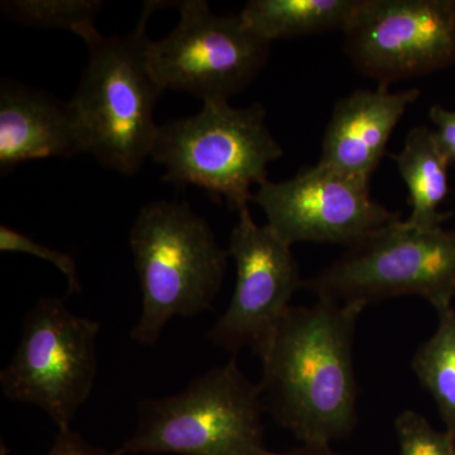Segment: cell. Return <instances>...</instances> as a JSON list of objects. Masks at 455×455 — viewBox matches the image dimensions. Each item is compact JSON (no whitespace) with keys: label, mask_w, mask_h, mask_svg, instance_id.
<instances>
[{"label":"cell","mask_w":455,"mask_h":455,"mask_svg":"<svg viewBox=\"0 0 455 455\" xmlns=\"http://www.w3.org/2000/svg\"><path fill=\"white\" fill-rule=\"evenodd\" d=\"M361 304L291 307L260 361L266 411L301 444L331 445L357 424L353 359Z\"/></svg>","instance_id":"cell-1"},{"label":"cell","mask_w":455,"mask_h":455,"mask_svg":"<svg viewBox=\"0 0 455 455\" xmlns=\"http://www.w3.org/2000/svg\"><path fill=\"white\" fill-rule=\"evenodd\" d=\"M161 4L146 3L139 25L128 35L101 36L88 44V64L68 101L86 154L125 176L136 175L151 157L158 131L155 108L164 90L149 68L146 29Z\"/></svg>","instance_id":"cell-2"},{"label":"cell","mask_w":455,"mask_h":455,"mask_svg":"<svg viewBox=\"0 0 455 455\" xmlns=\"http://www.w3.org/2000/svg\"><path fill=\"white\" fill-rule=\"evenodd\" d=\"M130 245L142 291V311L131 338L154 346L175 316L212 310L229 253L188 203L157 200L140 209Z\"/></svg>","instance_id":"cell-3"},{"label":"cell","mask_w":455,"mask_h":455,"mask_svg":"<svg viewBox=\"0 0 455 455\" xmlns=\"http://www.w3.org/2000/svg\"><path fill=\"white\" fill-rule=\"evenodd\" d=\"M266 406L235 357L193 379L185 390L145 398L137 427L116 454L275 455L265 442Z\"/></svg>","instance_id":"cell-4"},{"label":"cell","mask_w":455,"mask_h":455,"mask_svg":"<svg viewBox=\"0 0 455 455\" xmlns=\"http://www.w3.org/2000/svg\"><path fill=\"white\" fill-rule=\"evenodd\" d=\"M283 155L262 104L235 108L208 100L199 113L158 125L151 157L166 171L164 181L203 188L238 212Z\"/></svg>","instance_id":"cell-5"},{"label":"cell","mask_w":455,"mask_h":455,"mask_svg":"<svg viewBox=\"0 0 455 455\" xmlns=\"http://www.w3.org/2000/svg\"><path fill=\"white\" fill-rule=\"evenodd\" d=\"M317 300L373 304L419 296L439 311L455 298V230L421 229L405 220L371 233L340 259L305 280Z\"/></svg>","instance_id":"cell-6"},{"label":"cell","mask_w":455,"mask_h":455,"mask_svg":"<svg viewBox=\"0 0 455 455\" xmlns=\"http://www.w3.org/2000/svg\"><path fill=\"white\" fill-rule=\"evenodd\" d=\"M97 320L80 316L59 298H42L23 320L13 357L0 372L3 395L37 406L59 430L71 429L98 372Z\"/></svg>","instance_id":"cell-7"},{"label":"cell","mask_w":455,"mask_h":455,"mask_svg":"<svg viewBox=\"0 0 455 455\" xmlns=\"http://www.w3.org/2000/svg\"><path fill=\"white\" fill-rule=\"evenodd\" d=\"M178 25L151 41L148 62L161 88L208 100H227L250 86L267 64L271 44L236 16H218L204 0L179 2Z\"/></svg>","instance_id":"cell-8"},{"label":"cell","mask_w":455,"mask_h":455,"mask_svg":"<svg viewBox=\"0 0 455 455\" xmlns=\"http://www.w3.org/2000/svg\"><path fill=\"white\" fill-rule=\"evenodd\" d=\"M291 247L267 224L259 226L248 206L239 209L227 248L235 263V291L209 331L212 344L233 357L245 348L265 355L293 293L304 289Z\"/></svg>","instance_id":"cell-9"},{"label":"cell","mask_w":455,"mask_h":455,"mask_svg":"<svg viewBox=\"0 0 455 455\" xmlns=\"http://www.w3.org/2000/svg\"><path fill=\"white\" fill-rule=\"evenodd\" d=\"M343 33L355 68L388 88L455 64V0H359Z\"/></svg>","instance_id":"cell-10"},{"label":"cell","mask_w":455,"mask_h":455,"mask_svg":"<svg viewBox=\"0 0 455 455\" xmlns=\"http://www.w3.org/2000/svg\"><path fill=\"white\" fill-rule=\"evenodd\" d=\"M252 202L290 245L305 242L348 248L401 220L398 212L373 199L370 181L320 163L283 181L266 180L253 191Z\"/></svg>","instance_id":"cell-11"},{"label":"cell","mask_w":455,"mask_h":455,"mask_svg":"<svg viewBox=\"0 0 455 455\" xmlns=\"http://www.w3.org/2000/svg\"><path fill=\"white\" fill-rule=\"evenodd\" d=\"M420 90L390 92L387 86L357 90L338 100L323 140L319 163L370 181L398 122Z\"/></svg>","instance_id":"cell-12"},{"label":"cell","mask_w":455,"mask_h":455,"mask_svg":"<svg viewBox=\"0 0 455 455\" xmlns=\"http://www.w3.org/2000/svg\"><path fill=\"white\" fill-rule=\"evenodd\" d=\"M86 154L70 104L41 90L3 83L0 88V169L27 161Z\"/></svg>","instance_id":"cell-13"},{"label":"cell","mask_w":455,"mask_h":455,"mask_svg":"<svg viewBox=\"0 0 455 455\" xmlns=\"http://www.w3.org/2000/svg\"><path fill=\"white\" fill-rule=\"evenodd\" d=\"M390 156L409 191L411 212L406 223L421 229L442 228L448 215L439 208L448 196L451 164L440 149L434 131L425 125L412 128L403 149Z\"/></svg>","instance_id":"cell-14"},{"label":"cell","mask_w":455,"mask_h":455,"mask_svg":"<svg viewBox=\"0 0 455 455\" xmlns=\"http://www.w3.org/2000/svg\"><path fill=\"white\" fill-rule=\"evenodd\" d=\"M359 0H251L242 9L243 25L267 44L347 28Z\"/></svg>","instance_id":"cell-15"},{"label":"cell","mask_w":455,"mask_h":455,"mask_svg":"<svg viewBox=\"0 0 455 455\" xmlns=\"http://www.w3.org/2000/svg\"><path fill=\"white\" fill-rule=\"evenodd\" d=\"M438 328L412 357L411 368L429 392L445 430L455 440V309L439 311Z\"/></svg>","instance_id":"cell-16"},{"label":"cell","mask_w":455,"mask_h":455,"mask_svg":"<svg viewBox=\"0 0 455 455\" xmlns=\"http://www.w3.org/2000/svg\"><path fill=\"white\" fill-rule=\"evenodd\" d=\"M101 5L103 3L95 0H12L2 2L0 8L5 16L20 25L68 29L90 44L103 36L95 25Z\"/></svg>","instance_id":"cell-17"},{"label":"cell","mask_w":455,"mask_h":455,"mask_svg":"<svg viewBox=\"0 0 455 455\" xmlns=\"http://www.w3.org/2000/svg\"><path fill=\"white\" fill-rule=\"evenodd\" d=\"M397 455H455V440L447 430H438L423 415L406 410L395 420Z\"/></svg>","instance_id":"cell-18"},{"label":"cell","mask_w":455,"mask_h":455,"mask_svg":"<svg viewBox=\"0 0 455 455\" xmlns=\"http://www.w3.org/2000/svg\"><path fill=\"white\" fill-rule=\"evenodd\" d=\"M0 251L5 253H25L52 263L68 278V293L82 292L76 260L68 253L38 243L29 235H22L8 226H0Z\"/></svg>","instance_id":"cell-19"},{"label":"cell","mask_w":455,"mask_h":455,"mask_svg":"<svg viewBox=\"0 0 455 455\" xmlns=\"http://www.w3.org/2000/svg\"><path fill=\"white\" fill-rule=\"evenodd\" d=\"M430 121L435 125V139L440 149L448 158L449 164H455V112L440 106L429 110Z\"/></svg>","instance_id":"cell-20"},{"label":"cell","mask_w":455,"mask_h":455,"mask_svg":"<svg viewBox=\"0 0 455 455\" xmlns=\"http://www.w3.org/2000/svg\"><path fill=\"white\" fill-rule=\"evenodd\" d=\"M46 455H118L116 451H109L107 449L95 447L90 444L76 431L59 430L55 442Z\"/></svg>","instance_id":"cell-21"},{"label":"cell","mask_w":455,"mask_h":455,"mask_svg":"<svg viewBox=\"0 0 455 455\" xmlns=\"http://www.w3.org/2000/svg\"><path fill=\"white\" fill-rule=\"evenodd\" d=\"M275 455H344L337 453L331 445L301 444L300 447L290 449Z\"/></svg>","instance_id":"cell-22"}]
</instances>
